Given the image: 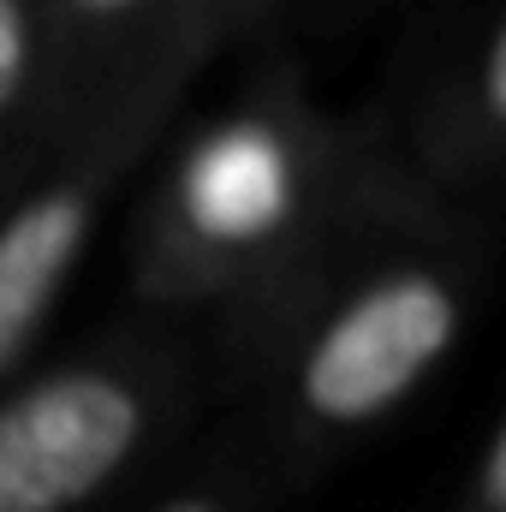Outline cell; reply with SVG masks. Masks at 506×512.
<instances>
[{
	"mask_svg": "<svg viewBox=\"0 0 506 512\" xmlns=\"http://www.w3.org/2000/svg\"><path fill=\"white\" fill-rule=\"evenodd\" d=\"M149 161L131 215V310L203 328L227 376L364 209L340 108L310 90L292 42L268 36L245 48L239 90L173 126Z\"/></svg>",
	"mask_w": 506,
	"mask_h": 512,
	"instance_id": "6da1fadb",
	"label": "cell"
},
{
	"mask_svg": "<svg viewBox=\"0 0 506 512\" xmlns=\"http://www.w3.org/2000/svg\"><path fill=\"white\" fill-rule=\"evenodd\" d=\"M501 245L447 221L364 203L286 304L227 364L304 501L405 417L471 340Z\"/></svg>",
	"mask_w": 506,
	"mask_h": 512,
	"instance_id": "7a4b0ae2",
	"label": "cell"
},
{
	"mask_svg": "<svg viewBox=\"0 0 506 512\" xmlns=\"http://www.w3.org/2000/svg\"><path fill=\"white\" fill-rule=\"evenodd\" d=\"M227 399L203 328L126 310L0 382V512H126Z\"/></svg>",
	"mask_w": 506,
	"mask_h": 512,
	"instance_id": "3957f363",
	"label": "cell"
},
{
	"mask_svg": "<svg viewBox=\"0 0 506 512\" xmlns=\"http://www.w3.org/2000/svg\"><path fill=\"white\" fill-rule=\"evenodd\" d=\"M364 203L506 239V0H417L358 108H340Z\"/></svg>",
	"mask_w": 506,
	"mask_h": 512,
	"instance_id": "277c9868",
	"label": "cell"
},
{
	"mask_svg": "<svg viewBox=\"0 0 506 512\" xmlns=\"http://www.w3.org/2000/svg\"><path fill=\"white\" fill-rule=\"evenodd\" d=\"M185 96L191 90L131 102L126 114L72 137L24 191L0 203V382L36 364L42 334L78 280L108 203L179 126Z\"/></svg>",
	"mask_w": 506,
	"mask_h": 512,
	"instance_id": "5b68a950",
	"label": "cell"
},
{
	"mask_svg": "<svg viewBox=\"0 0 506 512\" xmlns=\"http://www.w3.org/2000/svg\"><path fill=\"white\" fill-rule=\"evenodd\" d=\"M66 143L280 30V0H42Z\"/></svg>",
	"mask_w": 506,
	"mask_h": 512,
	"instance_id": "8992f818",
	"label": "cell"
},
{
	"mask_svg": "<svg viewBox=\"0 0 506 512\" xmlns=\"http://www.w3.org/2000/svg\"><path fill=\"white\" fill-rule=\"evenodd\" d=\"M292 501L262 417L245 399H227L126 512H286Z\"/></svg>",
	"mask_w": 506,
	"mask_h": 512,
	"instance_id": "52a82bcc",
	"label": "cell"
},
{
	"mask_svg": "<svg viewBox=\"0 0 506 512\" xmlns=\"http://www.w3.org/2000/svg\"><path fill=\"white\" fill-rule=\"evenodd\" d=\"M60 149L66 131L42 0H0V203L24 191Z\"/></svg>",
	"mask_w": 506,
	"mask_h": 512,
	"instance_id": "ba28073f",
	"label": "cell"
},
{
	"mask_svg": "<svg viewBox=\"0 0 506 512\" xmlns=\"http://www.w3.org/2000/svg\"><path fill=\"white\" fill-rule=\"evenodd\" d=\"M441 512H506V417L489 411Z\"/></svg>",
	"mask_w": 506,
	"mask_h": 512,
	"instance_id": "9c48e42d",
	"label": "cell"
},
{
	"mask_svg": "<svg viewBox=\"0 0 506 512\" xmlns=\"http://www.w3.org/2000/svg\"><path fill=\"white\" fill-rule=\"evenodd\" d=\"M417 0H280V30H316V36H352L364 24H393Z\"/></svg>",
	"mask_w": 506,
	"mask_h": 512,
	"instance_id": "30bf717a",
	"label": "cell"
}]
</instances>
